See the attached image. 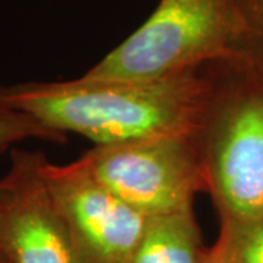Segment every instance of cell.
Masks as SVG:
<instances>
[{"label":"cell","mask_w":263,"mask_h":263,"mask_svg":"<svg viewBox=\"0 0 263 263\" xmlns=\"http://www.w3.org/2000/svg\"><path fill=\"white\" fill-rule=\"evenodd\" d=\"M208 94L206 65L154 81L28 82L5 88L15 108L48 130L95 145L195 135Z\"/></svg>","instance_id":"1"},{"label":"cell","mask_w":263,"mask_h":263,"mask_svg":"<svg viewBox=\"0 0 263 263\" xmlns=\"http://www.w3.org/2000/svg\"><path fill=\"white\" fill-rule=\"evenodd\" d=\"M233 0H161L133 34L81 76L85 81H154L235 56Z\"/></svg>","instance_id":"2"},{"label":"cell","mask_w":263,"mask_h":263,"mask_svg":"<svg viewBox=\"0 0 263 263\" xmlns=\"http://www.w3.org/2000/svg\"><path fill=\"white\" fill-rule=\"evenodd\" d=\"M209 94L195 133L206 192L222 221L263 218V89H226L211 63Z\"/></svg>","instance_id":"3"},{"label":"cell","mask_w":263,"mask_h":263,"mask_svg":"<svg viewBox=\"0 0 263 263\" xmlns=\"http://www.w3.org/2000/svg\"><path fill=\"white\" fill-rule=\"evenodd\" d=\"M81 160L101 184L145 216L190 209L196 193L206 192L195 135L95 145Z\"/></svg>","instance_id":"4"},{"label":"cell","mask_w":263,"mask_h":263,"mask_svg":"<svg viewBox=\"0 0 263 263\" xmlns=\"http://www.w3.org/2000/svg\"><path fill=\"white\" fill-rule=\"evenodd\" d=\"M41 174L65 216L82 262H129L148 216L101 184L81 158L65 165L44 158Z\"/></svg>","instance_id":"5"},{"label":"cell","mask_w":263,"mask_h":263,"mask_svg":"<svg viewBox=\"0 0 263 263\" xmlns=\"http://www.w3.org/2000/svg\"><path fill=\"white\" fill-rule=\"evenodd\" d=\"M41 152L15 149L0 179V240L9 263H84L41 174Z\"/></svg>","instance_id":"6"},{"label":"cell","mask_w":263,"mask_h":263,"mask_svg":"<svg viewBox=\"0 0 263 263\" xmlns=\"http://www.w3.org/2000/svg\"><path fill=\"white\" fill-rule=\"evenodd\" d=\"M209 249L193 208L148 216L139 243L127 263H205Z\"/></svg>","instance_id":"7"},{"label":"cell","mask_w":263,"mask_h":263,"mask_svg":"<svg viewBox=\"0 0 263 263\" xmlns=\"http://www.w3.org/2000/svg\"><path fill=\"white\" fill-rule=\"evenodd\" d=\"M211 252L218 263H263V218L222 221L219 238Z\"/></svg>","instance_id":"8"},{"label":"cell","mask_w":263,"mask_h":263,"mask_svg":"<svg viewBox=\"0 0 263 263\" xmlns=\"http://www.w3.org/2000/svg\"><path fill=\"white\" fill-rule=\"evenodd\" d=\"M238 21L235 59L263 69V0H233Z\"/></svg>","instance_id":"9"},{"label":"cell","mask_w":263,"mask_h":263,"mask_svg":"<svg viewBox=\"0 0 263 263\" xmlns=\"http://www.w3.org/2000/svg\"><path fill=\"white\" fill-rule=\"evenodd\" d=\"M25 139H41L51 143H66L67 138L48 130L34 117L15 108L6 100L5 88L0 86V154Z\"/></svg>","instance_id":"10"},{"label":"cell","mask_w":263,"mask_h":263,"mask_svg":"<svg viewBox=\"0 0 263 263\" xmlns=\"http://www.w3.org/2000/svg\"><path fill=\"white\" fill-rule=\"evenodd\" d=\"M0 263H8L6 254H5V250H3V245H2V240H0Z\"/></svg>","instance_id":"11"},{"label":"cell","mask_w":263,"mask_h":263,"mask_svg":"<svg viewBox=\"0 0 263 263\" xmlns=\"http://www.w3.org/2000/svg\"><path fill=\"white\" fill-rule=\"evenodd\" d=\"M205 263H218L216 262L215 256H214V254H212V252H211V249H209V254H208V259Z\"/></svg>","instance_id":"12"},{"label":"cell","mask_w":263,"mask_h":263,"mask_svg":"<svg viewBox=\"0 0 263 263\" xmlns=\"http://www.w3.org/2000/svg\"><path fill=\"white\" fill-rule=\"evenodd\" d=\"M8 263H9V262H8Z\"/></svg>","instance_id":"13"}]
</instances>
